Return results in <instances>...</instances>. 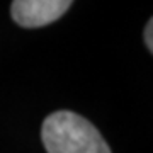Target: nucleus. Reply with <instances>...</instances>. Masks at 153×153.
Returning a JSON list of instances; mask_svg holds the SVG:
<instances>
[{
	"label": "nucleus",
	"mask_w": 153,
	"mask_h": 153,
	"mask_svg": "<svg viewBox=\"0 0 153 153\" xmlns=\"http://www.w3.org/2000/svg\"><path fill=\"white\" fill-rule=\"evenodd\" d=\"M152 34H153V21L150 19L146 24V29H145V43H146L150 53H153V36Z\"/></svg>",
	"instance_id": "7ed1b4c3"
},
{
	"label": "nucleus",
	"mask_w": 153,
	"mask_h": 153,
	"mask_svg": "<svg viewBox=\"0 0 153 153\" xmlns=\"http://www.w3.org/2000/svg\"><path fill=\"white\" fill-rule=\"evenodd\" d=\"M71 7L70 0H16L10 12L22 27H43L60 19Z\"/></svg>",
	"instance_id": "f03ea898"
},
{
	"label": "nucleus",
	"mask_w": 153,
	"mask_h": 153,
	"mask_svg": "<svg viewBox=\"0 0 153 153\" xmlns=\"http://www.w3.org/2000/svg\"><path fill=\"white\" fill-rule=\"evenodd\" d=\"M41 138L48 153H111L97 128L70 111L49 114L43 123Z\"/></svg>",
	"instance_id": "f257e3e1"
}]
</instances>
